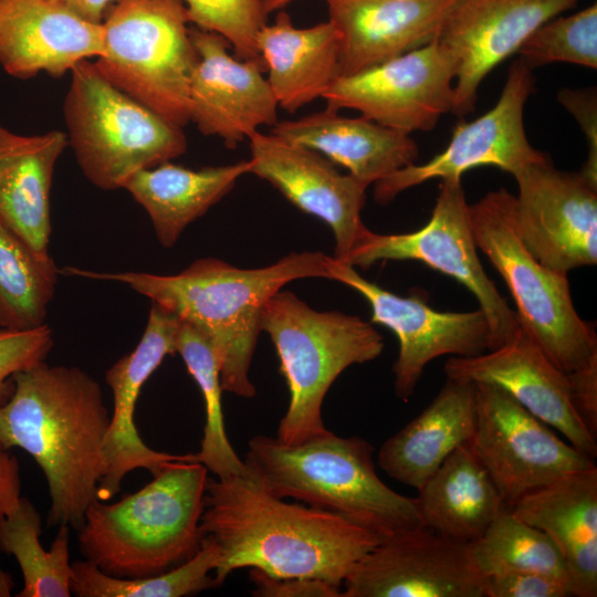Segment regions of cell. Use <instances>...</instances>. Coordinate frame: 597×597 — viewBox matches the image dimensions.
<instances>
[{
  "label": "cell",
  "instance_id": "cell-1",
  "mask_svg": "<svg viewBox=\"0 0 597 597\" xmlns=\"http://www.w3.org/2000/svg\"><path fill=\"white\" fill-rule=\"evenodd\" d=\"M200 531L218 549L216 587L237 569L256 568L276 578H320L342 589L381 540L339 515L285 502L248 471L208 478Z\"/></svg>",
  "mask_w": 597,
  "mask_h": 597
},
{
  "label": "cell",
  "instance_id": "cell-2",
  "mask_svg": "<svg viewBox=\"0 0 597 597\" xmlns=\"http://www.w3.org/2000/svg\"><path fill=\"white\" fill-rule=\"evenodd\" d=\"M13 380L0 407V443L24 450L42 470L51 501L48 525L78 531L106 470L111 416L102 389L78 367L45 362Z\"/></svg>",
  "mask_w": 597,
  "mask_h": 597
},
{
  "label": "cell",
  "instance_id": "cell-3",
  "mask_svg": "<svg viewBox=\"0 0 597 597\" xmlns=\"http://www.w3.org/2000/svg\"><path fill=\"white\" fill-rule=\"evenodd\" d=\"M332 256L323 252L290 253L259 269H240L216 258L196 260L177 274L96 272L65 266L60 273L119 282L202 331L220 364L224 391L242 398L256 394L249 378L266 301L287 283L305 277L329 279Z\"/></svg>",
  "mask_w": 597,
  "mask_h": 597
},
{
  "label": "cell",
  "instance_id": "cell-4",
  "mask_svg": "<svg viewBox=\"0 0 597 597\" xmlns=\"http://www.w3.org/2000/svg\"><path fill=\"white\" fill-rule=\"evenodd\" d=\"M373 453L368 441L329 430L297 444L260 434L243 462L269 493L339 515L380 538L425 526L417 498L385 484Z\"/></svg>",
  "mask_w": 597,
  "mask_h": 597
},
{
  "label": "cell",
  "instance_id": "cell-5",
  "mask_svg": "<svg viewBox=\"0 0 597 597\" xmlns=\"http://www.w3.org/2000/svg\"><path fill=\"white\" fill-rule=\"evenodd\" d=\"M139 491L118 502L96 500L78 530L84 558L103 573L139 578L167 572L200 548L208 469L172 461Z\"/></svg>",
  "mask_w": 597,
  "mask_h": 597
},
{
  "label": "cell",
  "instance_id": "cell-6",
  "mask_svg": "<svg viewBox=\"0 0 597 597\" xmlns=\"http://www.w3.org/2000/svg\"><path fill=\"white\" fill-rule=\"evenodd\" d=\"M260 325L275 347L289 389L275 437L285 444L326 432L322 406L332 384L349 366L371 362L384 349V338L371 323L337 311H315L282 289L264 304Z\"/></svg>",
  "mask_w": 597,
  "mask_h": 597
},
{
  "label": "cell",
  "instance_id": "cell-7",
  "mask_svg": "<svg viewBox=\"0 0 597 597\" xmlns=\"http://www.w3.org/2000/svg\"><path fill=\"white\" fill-rule=\"evenodd\" d=\"M469 213L476 248L504 280L522 329L567 374L597 357L595 327L577 313L567 274L542 264L522 241L516 197L489 191Z\"/></svg>",
  "mask_w": 597,
  "mask_h": 597
},
{
  "label": "cell",
  "instance_id": "cell-8",
  "mask_svg": "<svg viewBox=\"0 0 597 597\" xmlns=\"http://www.w3.org/2000/svg\"><path fill=\"white\" fill-rule=\"evenodd\" d=\"M70 75L63 104L67 142L94 186L124 188L135 172L186 153L184 127L114 86L93 60L78 63Z\"/></svg>",
  "mask_w": 597,
  "mask_h": 597
},
{
  "label": "cell",
  "instance_id": "cell-9",
  "mask_svg": "<svg viewBox=\"0 0 597 597\" xmlns=\"http://www.w3.org/2000/svg\"><path fill=\"white\" fill-rule=\"evenodd\" d=\"M189 24L181 0H115L93 64L114 86L184 127L198 62Z\"/></svg>",
  "mask_w": 597,
  "mask_h": 597
},
{
  "label": "cell",
  "instance_id": "cell-10",
  "mask_svg": "<svg viewBox=\"0 0 597 597\" xmlns=\"http://www.w3.org/2000/svg\"><path fill=\"white\" fill-rule=\"evenodd\" d=\"M469 206L461 179L441 180L431 217L423 227L397 234L368 230L345 263L366 270L379 261L412 260L452 277L478 301L489 324L488 350H492L515 337L521 325L481 264Z\"/></svg>",
  "mask_w": 597,
  "mask_h": 597
},
{
  "label": "cell",
  "instance_id": "cell-11",
  "mask_svg": "<svg viewBox=\"0 0 597 597\" xmlns=\"http://www.w3.org/2000/svg\"><path fill=\"white\" fill-rule=\"evenodd\" d=\"M475 384V423L469 446L506 509L524 495L574 472L593 458L559 439L503 389Z\"/></svg>",
  "mask_w": 597,
  "mask_h": 597
},
{
  "label": "cell",
  "instance_id": "cell-12",
  "mask_svg": "<svg viewBox=\"0 0 597 597\" xmlns=\"http://www.w3.org/2000/svg\"><path fill=\"white\" fill-rule=\"evenodd\" d=\"M457 63L436 40L354 74L323 94L327 108H352L390 129L411 134L436 127L452 111Z\"/></svg>",
  "mask_w": 597,
  "mask_h": 597
},
{
  "label": "cell",
  "instance_id": "cell-13",
  "mask_svg": "<svg viewBox=\"0 0 597 597\" xmlns=\"http://www.w3.org/2000/svg\"><path fill=\"white\" fill-rule=\"evenodd\" d=\"M534 85L532 69L515 60L496 104L474 121L459 122L448 146L429 161L404 167L375 182V201L386 205L430 179H461L465 171L481 166L514 176L525 166L549 158L535 149L525 134L524 106Z\"/></svg>",
  "mask_w": 597,
  "mask_h": 597
},
{
  "label": "cell",
  "instance_id": "cell-14",
  "mask_svg": "<svg viewBox=\"0 0 597 597\" xmlns=\"http://www.w3.org/2000/svg\"><path fill=\"white\" fill-rule=\"evenodd\" d=\"M329 280L359 293L371 310V324L389 328L398 339L392 366L396 396L408 401L427 365L443 355L469 357L489 348V324L483 312H440L417 295L395 294L362 276L354 266L332 256Z\"/></svg>",
  "mask_w": 597,
  "mask_h": 597
},
{
  "label": "cell",
  "instance_id": "cell-15",
  "mask_svg": "<svg viewBox=\"0 0 597 597\" xmlns=\"http://www.w3.org/2000/svg\"><path fill=\"white\" fill-rule=\"evenodd\" d=\"M517 182L516 224L531 253L567 274L597 263V186L579 171L556 169L551 160L530 164Z\"/></svg>",
  "mask_w": 597,
  "mask_h": 597
},
{
  "label": "cell",
  "instance_id": "cell-16",
  "mask_svg": "<svg viewBox=\"0 0 597 597\" xmlns=\"http://www.w3.org/2000/svg\"><path fill=\"white\" fill-rule=\"evenodd\" d=\"M342 597H484L469 544L421 526L381 538L353 568Z\"/></svg>",
  "mask_w": 597,
  "mask_h": 597
},
{
  "label": "cell",
  "instance_id": "cell-17",
  "mask_svg": "<svg viewBox=\"0 0 597 597\" xmlns=\"http://www.w3.org/2000/svg\"><path fill=\"white\" fill-rule=\"evenodd\" d=\"M579 0H453L436 39L457 63L451 113H472L483 78Z\"/></svg>",
  "mask_w": 597,
  "mask_h": 597
},
{
  "label": "cell",
  "instance_id": "cell-18",
  "mask_svg": "<svg viewBox=\"0 0 597 597\" xmlns=\"http://www.w3.org/2000/svg\"><path fill=\"white\" fill-rule=\"evenodd\" d=\"M250 174L270 182L301 211L325 222L335 239L333 258L345 262L369 230L362 220L368 186L341 174L306 147L260 130L250 137Z\"/></svg>",
  "mask_w": 597,
  "mask_h": 597
},
{
  "label": "cell",
  "instance_id": "cell-19",
  "mask_svg": "<svg viewBox=\"0 0 597 597\" xmlns=\"http://www.w3.org/2000/svg\"><path fill=\"white\" fill-rule=\"evenodd\" d=\"M198 54L189 87V122L207 136L234 148L263 125L277 122V102L263 76L265 67L229 53L220 34L190 28Z\"/></svg>",
  "mask_w": 597,
  "mask_h": 597
},
{
  "label": "cell",
  "instance_id": "cell-20",
  "mask_svg": "<svg viewBox=\"0 0 597 597\" xmlns=\"http://www.w3.org/2000/svg\"><path fill=\"white\" fill-rule=\"evenodd\" d=\"M448 378L494 385L536 418L566 437L590 458L596 438L586 429L572 401L568 374L559 369L524 331L506 344L469 357L452 356L444 364Z\"/></svg>",
  "mask_w": 597,
  "mask_h": 597
},
{
  "label": "cell",
  "instance_id": "cell-21",
  "mask_svg": "<svg viewBox=\"0 0 597 597\" xmlns=\"http://www.w3.org/2000/svg\"><path fill=\"white\" fill-rule=\"evenodd\" d=\"M179 323L175 314L151 303L139 343L106 371L105 381L113 392V412L104 444L106 470L98 486L100 501L114 496L126 474L136 469H145L155 475L168 462L196 461L195 453L171 454L149 448L142 440L134 420L143 385L166 356L176 354Z\"/></svg>",
  "mask_w": 597,
  "mask_h": 597
},
{
  "label": "cell",
  "instance_id": "cell-22",
  "mask_svg": "<svg viewBox=\"0 0 597 597\" xmlns=\"http://www.w3.org/2000/svg\"><path fill=\"white\" fill-rule=\"evenodd\" d=\"M102 50V23L55 0H0V66L10 76L61 77Z\"/></svg>",
  "mask_w": 597,
  "mask_h": 597
},
{
  "label": "cell",
  "instance_id": "cell-23",
  "mask_svg": "<svg viewBox=\"0 0 597 597\" xmlns=\"http://www.w3.org/2000/svg\"><path fill=\"white\" fill-rule=\"evenodd\" d=\"M341 43V76L425 46L453 0H324Z\"/></svg>",
  "mask_w": 597,
  "mask_h": 597
},
{
  "label": "cell",
  "instance_id": "cell-24",
  "mask_svg": "<svg viewBox=\"0 0 597 597\" xmlns=\"http://www.w3.org/2000/svg\"><path fill=\"white\" fill-rule=\"evenodd\" d=\"M544 532L559 549L574 596L597 595V468L567 474L533 491L510 509Z\"/></svg>",
  "mask_w": 597,
  "mask_h": 597
},
{
  "label": "cell",
  "instance_id": "cell-25",
  "mask_svg": "<svg viewBox=\"0 0 597 597\" xmlns=\"http://www.w3.org/2000/svg\"><path fill=\"white\" fill-rule=\"evenodd\" d=\"M271 133L289 143L317 151L370 186L416 164L417 143L409 134L385 127L364 116L346 117L323 109L297 119L277 121Z\"/></svg>",
  "mask_w": 597,
  "mask_h": 597
},
{
  "label": "cell",
  "instance_id": "cell-26",
  "mask_svg": "<svg viewBox=\"0 0 597 597\" xmlns=\"http://www.w3.org/2000/svg\"><path fill=\"white\" fill-rule=\"evenodd\" d=\"M66 146L61 130L21 135L0 125V221L43 254L51 237L54 168Z\"/></svg>",
  "mask_w": 597,
  "mask_h": 597
},
{
  "label": "cell",
  "instance_id": "cell-27",
  "mask_svg": "<svg viewBox=\"0 0 597 597\" xmlns=\"http://www.w3.org/2000/svg\"><path fill=\"white\" fill-rule=\"evenodd\" d=\"M475 423V384L448 378L433 400L378 451L391 479L419 490L446 458L469 442Z\"/></svg>",
  "mask_w": 597,
  "mask_h": 597
},
{
  "label": "cell",
  "instance_id": "cell-28",
  "mask_svg": "<svg viewBox=\"0 0 597 597\" xmlns=\"http://www.w3.org/2000/svg\"><path fill=\"white\" fill-rule=\"evenodd\" d=\"M256 48L279 107L295 113L341 76L339 35L331 21L296 28L281 11L260 29Z\"/></svg>",
  "mask_w": 597,
  "mask_h": 597
},
{
  "label": "cell",
  "instance_id": "cell-29",
  "mask_svg": "<svg viewBox=\"0 0 597 597\" xmlns=\"http://www.w3.org/2000/svg\"><path fill=\"white\" fill-rule=\"evenodd\" d=\"M250 170L249 159L198 170L166 161L135 172L123 189L148 213L159 243L171 248L190 223L227 196Z\"/></svg>",
  "mask_w": 597,
  "mask_h": 597
},
{
  "label": "cell",
  "instance_id": "cell-30",
  "mask_svg": "<svg viewBox=\"0 0 597 597\" xmlns=\"http://www.w3.org/2000/svg\"><path fill=\"white\" fill-rule=\"evenodd\" d=\"M417 491L423 525L462 543L480 537L506 509L469 442L455 448Z\"/></svg>",
  "mask_w": 597,
  "mask_h": 597
},
{
  "label": "cell",
  "instance_id": "cell-31",
  "mask_svg": "<svg viewBox=\"0 0 597 597\" xmlns=\"http://www.w3.org/2000/svg\"><path fill=\"white\" fill-rule=\"evenodd\" d=\"M42 521L35 506L21 496L18 506L0 520V549L12 555L21 569L23 587L17 597L71 596L70 527L60 525L51 548L40 535Z\"/></svg>",
  "mask_w": 597,
  "mask_h": 597
},
{
  "label": "cell",
  "instance_id": "cell-32",
  "mask_svg": "<svg viewBox=\"0 0 597 597\" xmlns=\"http://www.w3.org/2000/svg\"><path fill=\"white\" fill-rule=\"evenodd\" d=\"M59 274L50 253L33 250L0 221V328L45 324Z\"/></svg>",
  "mask_w": 597,
  "mask_h": 597
},
{
  "label": "cell",
  "instance_id": "cell-33",
  "mask_svg": "<svg viewBox=\"0 0 597 597\" xmlns=\"http://www.w3.org/2000/svg\"><path fill=\"white\" fill-rule=\"evenodd\" d=\"M474 568L483 576L506 572H534L563 583L574 596L564 558L541 530L504 509L476 540L468 543Z\"/></svg>",
  "mask_w": 597,
  "mask_h": 597
},
{
  "label": "cell",
  "instance_id": "cell-34",
  "mask_svg": "<svg viewBox=\"0 0 597 597\" xmlns=\"http://www.w3.org/2000/svg\"><path fill=\"white\" fill-rule=\"evenodd\" d=\"M178 353L197 383L205 401L206 422L196 461L218 479L247 473L232 448L224 428L220 364L209 337L190 323L180 321L176 336Z\"/></svg>",
  "mask_w": 597,
  "mask_h": 597
},
{
  "label": "cell",
  "instance_id": "cell-35",
  "mask_svg": "<svg viewBox=\"0 0 597 597\" xmlns=\"http://www.w3.org/2000/svg\"><path fill=\"white\" fill-rule=\"evenodd\" d=\"M213 541L203 536L198 552L182 564L158 575L121 578L103 573L94 564H72L71 591L78 597H182L216 587L218 564Z\"/></svg>",
  "mask_w": 597,
  "mask_h": 597
},
{
  "label": "cell",
  "instance_id": "cell-36",
  "mask_svg": "<svg viewBox=\"0 0 597 597\" xmlns=\"http://www.w3.org/2000/svg\"><path fill=\"white\" fill-rule=\"evenodd\" d=\"M530 69L567 62L597 69V4L556 15L538 27L516 51Z\"/></svg>",
  "mask_w": 597,
  "mask_h": 597
},
{
  "label": "cell",
  "instance_id": "cell-37",
  "mask_svg": "<svg viewBox=\"0 0 597 597\" xmlns=\"http://www.w3.org/2000/svg\"><path fill=\"white\" fill-rule=\"evenodd\" d=\"M193 27L222 35L241 60L264 66L256 36L268 13L260 0H181ZM265 67V66H264Z\"/></svg>",
  "mask_w": 597,
  "mask_h": 597
},
{
  "label": "cell",
  "instance_id": "cell-38",
  "mask_svg": "<svg viewBox=\"0 0 597 597\" xmlns=\"http://www.w3.org/2000/svg\"><path fill=\"white\" fill-rule=\"evenodd\" d=\"M53 347L48 324L25 331L0 328V407L14 390L13 376L45 362Z\"/></svg>",
  "mask_w": 597,
  "mask_h": 597
},
{
  "label": "cell",
  "instance_id": "cell-39",
  "mask_svg": "<svg viewBox=\"0 0 597 597\" xmlns=\"http://www.w3.org/2000/svg\"><path fill=\"white\" fill-rule=\"evenodd\" d=\"M569 589L557 579L534 572H506L484 577V597H566Z\"/></svg>",
  "mask_w": 597,
  "mask_h": 597
},
{
  "label": "cell",
  "instance_id": "cell-40",
  "mask_svg": "<svg viewBox=\"0 0 597 597\" xmlns=\"http://www.w3.org/2000/svg\"><path fill=\"white\" fill-rule=\"evenodd\" d=\"M559 103L576 118L588 143V157L579 172L597 186V94L595 87L564 88L558 92Z\"/></svg>",
  "mask_w": 597,
  "mask_h": 597
},
{
  "label": "cell",
  "instance_id": "cell-41",
  "mask_svg": "<svg viewBox=\"0 0 597 597\" xmlns=\"http://www.w3.org/2000/svg\"><path fill=\"white\" fill-rule=\"evenodd\" d=\"M256 597H342V589L320 578H276L256 568H250Z\"/></svg>",
  "mask_w": 597,
  "mask_h": 597
},
{
  "label": "cell",
  "instance_id": "cell-42",
  "mask_svg": "<svg viewBox=\"0 0 597 597\" xmlns=\"http://www.w3.org/2000/svg\"><path fill=\"white\" fill-rule=\"evenodd\" d=\"M573 406L582 422L597 436V357L586 366L568 373Z\"/></svg>",
  "mask_w": 597,
  "mask_h": 597
},
{
  "label": "cell",
  "instance_id": "cell-43",
  "mask_svg": "<svg viewBox=\"0 0 597 597\" xmlns=\"http://www.w3.org/2000/svg\"><path fill=\"white\" fill-rule=\"evenodd\" d=\"M21 496L19 462L0 443V520L18 506ZM13 586L11 575L0 567V597H9Z\"/></svg>",
  "mask_w": 597,
  "mask_h": 597
},
{
  "label": "cell",
  "instance_id": "cell-44",
  "mask_svg": "<svg viewBox=\"0 0 597 597\" xmlns=\"http://www.w3.org/2000/svg\"><path fill=\"white\" fill-rule=\"evenodd\" d=\"M66 7L81 18L93 22L102 23L107 11L115 0H55Z\"/></svg>",
  "mask_w": 597,
  "mask_h": 597
},
{
  "label": "cell",
  "instance_id": "cell-45",
  "mask_svg": "<svg viewBox=\"0 0 597 597\" xmlns=\"http://www.w3.org/2000/svg\"><path fill=\"white\" fill-rule=\"evenodd\" d=\"M265 12L269 14L273 11L280 10L291 3L294 0H260Z\"/></svg>",
  "mask_w": 597,
  "mask_h": 597
}]
</instances>
